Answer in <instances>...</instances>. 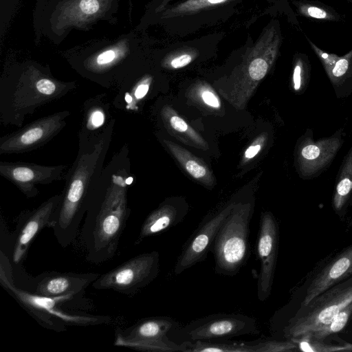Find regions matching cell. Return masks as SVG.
Returning <instances> with one entry per match:
<instances>
[{
    "label": "cell",
    "instance_id": "27",
    "mask_svg": "<svg viewBox=\"0 0 352 352\" xmlns=\"http://www.w3.org/2000/svg\"><path fill=\"white\" fill-rule=\"evenodd\" d=\"M254 352H292L298 350L292 340L286 341L266 340L253 344Z\"/></svg>",
    "mask_w": 352,
    "mask_h": 352
},
{
    "label": "cell",
    "instance_id": "18",
    "mask_svg": "<svg viewBox=\"0 0 352 352\" xmlns=\"http://www.w3.org/2000/svg\"><path fill=\"white\" fill-rule=\"evenodd\" d=\"M109 105L102 96L89 100L84 105V118L79 131V145L95 144L113 120L109 118Z\"/></svg>",
    "mask_w": 352,
    "mask_h": 352
},
{
    "label": "cell",
    "instance_id": "1",
    "mask_svg": "<svg viewBox=\"0 0 352 352\" xmlns=\"http://www.w3.org/2000/svg\"><path fill=\"white\" fill-rule=\"evenodd\" d=\"M114 123L115 120L95 144L79 146L76 160L67 172L60 200L50 226L63 248L75 240L86 215L90 190L104 168Z\"/></svg>",
    "mask_w": 352,
    "mask_h": 352
},
{
    "label": "cell",
    "instance_id": "13",
    "mask_svg": "<svg viewBox=\"0 0 352 352\" xmlns=\"http://www.w3.org/2000/svg\"><path fill=\"white\" fill-rule=\"evenodd\" d=\"M66 167L25 162H0V175L14 184L26 197L33 198L39 193L37 185L64 179Z\"/></svg>",
    "mask_w": 352,
    "mask_h": 352
},
{
    "label": "cell",
    "instance_id": "4",
    "mask_svg": "<svg viewBox=\"0 0 352 352\" xmlns=\"http://www.w3.org/2000/svg\"><path fill=\"white\" fill-rule=\"evenodd\" d=\"M250 0H177L159 12L171 35L186 36L229 16L235 7ZM276 11L284 13L293 25L299 24L289 0H265Z\"/></svg>",
    "mask_w": 352,
    "mask_h": 352
},
{
    "label": "cell",
    "instance_id": "2",
    "mask_svg": "<svg viewBox=\"0 0 352 352\" xmlns=\"http://www.w3.org/2000/svg\"><path fill=\"white\" fill-rule=\"evenodd\" d=\"M129 213L128 203H119L100 192L90 194L81 230L89 261L99 264L115 255Z\"/></svg>",
    "mask_w": 352,
    "mask_h": 352
},
{
    "label": "cell",
    "instance_id": "35",
    "mask_svg": "<svg viewBox=\"0 0 352 352\" xmlns=\"http://www.w3.org/2000/svg\"><path fill=\"white\" fill-rule=\"evenodd\" d=\"M149 89V85L147 83H140L135 89L133 91V96L136 100H140L143 98L148 93Z\"/></svg>",
    "mask_w": 352,
    "mask_h": 352
},
{
    "label": "cell",
    "instance_id": "21",
    "mask_svg": "<svg viewBox=\"0 0 352 352\" xmlns=\"http://www.w3.org/2000/svg\"><path fill=\"white\" fill-rule=\"evenodd\" d=\"M327 76L338 98H345L352 94V50L340 56Z\"/></svg>",
    "mask_w": 352,
    "mask_h": 352
},
{
    "label": "cell",
    "instance_id": "23",
    "mask_svg": "<svg viewBox=\"0 0 352 352\" xmlns=\"http://www.w3.org/2000/svg\"><path fill=\"white\" fill-rule=\"evenodd\" d=\"M311 65L308 55L296 52L293 58L292 88L298 94H303L309 87Z\"/></svg>",
    "mask_w": 352,
    "mask_h": 352
},
{
    "label": "cell",
    "instance_id": "29",
    "mask_svg": "<svg viewBox=\"0 0 352 352\" xmlns=\"http://www.w3.org/2000/svg\"><path fill=\"white\" fill-rule=\"evenodd\" d=\"M195 50H186L179 52L172 58L170 62V66L174 69H178L188 65L192 60Z\"/></svg>",
    "mask_w": 352,
    "mask_h": 352
},
{
    "label": "cell",
    "instance_id": "12",
    "mask_svg": "<svg viewBox=\"0 0 352 352\" xmlns=\"http://www.w3.org/2000/svg\"><path fill=\"white\" fill-rule=\"evenodd\" d=\"M234 206L229 204L203 219L184 244L174 267L175 275L206 259L221 226Z\"/></svg>",
    "mask_w": 352,
    "mask_h": 352
},
{
    "label": "cell",
    "instance_id": "11",
    "mask_svg": "<svg viewBox=\"0 0 352 352\" xmlns=\"http://www.w3.org/2000/svg\"><path fill=\"white\" fill-rule=\"evenodd\" d=\"M69 115L68 111L54 113L1 137L0 154L28 152L44 145L63 129Z\"/></svg>",
    "mask_w": 352,
    "mask_h": 352
},
{
    "label": "cell",
    "instance_id": "28",
    "mask_svg": "<svg viewBox=\"0 0 352 352\" xmlns=\"http://www.w3.org/2000/svg\"><path fill=\"white\" fill-rule=\"evenodd\" d=\"M305 37L311 48L321 63L326 74H328L335 65L336 62L339 58L340 56L336 54L329 53L322 50L318 45H316L307 36L305 35Z\"/></svg>",
    "mask_w": 352,
    "mask_h": 352
},
{
    "label": "cell",
    "instance_id": "39",
    "mask_svg": "<svg viewBox=\"0 0 352 352\" xmlns=\"http://www.w3.org/2000/svg\"><path fill=\"white\" fill-rule=\"evenodd\" d=\"M352 316V315H351Z\"/></svg>",
    "mask_w": 352,
    "mask_h": 352
},
{
    "label": "cell",
    "instance_id": "7",
    "mask_svg": "<svg viewBox=\"0 0 352 352\" xmlns=\"http://www.w3.org/2000/svg\"><path fill=\"white\" fill-rule=\"evenodd\" d=\"M179 327L178 322L167 316L143 318L125 329L117 330L114 345L142 351L188 352V342L177 344L168 337Z\"/></svg>",
    "mask_w": 352,
    "mask_h": 352
},
{
    "label": "cell",
    "instance_id": "38",
    "mask_svg": "<svg viewBox=\"0 0 352 352\" xmlns=\"http://www.w3.org/2000/svg\"><path fill=\"white\" fill-rule=\"evenodd\" d=\"M346 1H349L352 5V0H346Z\"/></svg>",
    "mask_w": 352,
    "mask_h": 352
},
{
    "label": "cell",
    "instance_id": "15",
    "mask_svg": "<svg viewBox=\"0 0 352 352\" xmlns=\"http://www.w3.org/2000/svg\"><path fill=\"white\" fill-rule=\"evenodd\" d=\"M61 195H55L32 210L23 212L18 219L14 235L12 260L19 264L26 256L34 238L45 227H50Z\"/></svg>",
    "mask_w": 352,
    "mask_h": 352
},
{
    "label": "cell",
    "instance_id": "20",
    "mask_svg": "<svg viewBox=\"0 0 352 352\" xmlns=\"http://www.w3.org/2000/svg\"><path fill=\"white\" fill-rule=\"evenodd\" d=\"M352 204V144L344 155L336 177L332 198L335 211L342 212Z\"/></svg>",
    "mask_w": 352,
    "mask_h": 352
},
{
    "label": "cell",
    "instance_id": "25",
    "mask_svg": "<svg viewBox=\"0 0 352 352\" xmlns=\"http://www.w3.org/2000/svg\"><path fill=\"white\" fill-rule=\"evenodd\" d=\"M352 315V300L325 327L316 331L309 336L312 338L322 340L324 338L342 331Z\"/></svg>",
    "mask_w": 352,
    "mask_h": 352
},
{
    "label": "cell",
    "instance_id": "19",
    "mask_svg": "<svg viewBox=\"0 0 352 352\" xmlns=\"http://www.w3.org/2000/svg\"><path fill=\"white\" fill-rule=\"evenodd\" d=\"M186 214L185 208L172 203H166L153 211L146 218L135 242L140 243L144 239L161 234L179 224Z\"/></svg>",
    "mask_w": 352,
    "mask_h": 352
},
{
    "label": "cell",
    "instance_id": "3",
    "mask_svg": "<svg viewBox=\"0 0 352 352\" xmlns=\"http://www.w3.org/2000/svg\"><path fill=\"white\" fill-rule=\"evenodd\" d=\"M0 258L1 286L45 328L63 331H66L67 325H96L107 323L111 320L107 316L80 315L66 311L63 305L78 295L47 297L19 288L14 283L10 261L2 250Z\"/></svg>",
    "mask_w": 352,
    "mask_h": 352
},
{
    "label": "cell",
    "instance_id": "34",
    "mask_svg": "<svg viewBox=\"0 0 352 352\" xmlns=\"http://www.w3.org/2000/svg\"><path fill=\"white\" fill-rule=\"evenodd\" d=\"M201 97H202L204 102L206 104H208L210 107L217 108L220 105L218 98L216 97V96L213 93H212L210 91H204L201 95Z\"/></svg>",
    "mask_w": 352,
    "mask_h": 352
},
{
    "label": "cell",
    "instance_id": "36",
    "mask_svg": "<svg viewBox=\"0 0 352 352\" xmlns=\"http://www.w3.org/2000/svg\"><path fill=\"white\" fill-rule=\"evenodd\" d=\"M261 146L259 144L250 146L245 152V157L247 158L254 157L260 151Z\"/></svg>",
    "mask_w": 352,
    "mask_h": 352
},
{
    "label": "cell",
    "instance_id": "17",
    "mask_svg": "<svg viewBox=\"0 0 352 352\" xmlns=\"http://www.w3.org/2000/svg\"><path fill=\"white\" fill-rule=\"evenodd\" d=\"M352 274V245L327 265L312 280L300 306H305L318 295Z\"/></svg>",
    "mask_w": 352,
    "mask_h": 352
},
{
    "label": "cell",
    "instance_id": "10",
    "mask_svg": "<svg viewBox=\"0 0 352 352\" xmlns=\"http://www.w3.org/2000/svg\"><path fill=\"white\" fill-rule=\"evenodd\" d=\"M346 133L340 128L329 137L314 140V131L307 129L298 139L295 151V163L300 178L314 179L332 164L342 148Z\"/></svg>",
    "mask_w": 352,
    "mask_h": 352
},
{
    "label": "cell",
    "instance_id": "37",
    "mask_svg": "<svg viewBox=\"0 0 352 352\" xmlns=\"http://www.w3.org/2000/svg\"><path fill=\"white\" fill-rule=\"evenodd\" d=\"M175 1H177V0H160V4L158 6V11L161 9H162L164 6H166V5L172 3V2H174Z\"/></svg>",
    "mask_w": 352,
    "mask_h": 352
},
{
    "label": "cell",
    "instance_id": "16",
    "mask_svg": "<svg viewBox=\"0 0 352 352\" xmlns=\"http://www.w3.org/2000/svg\"><path fill=\"white\" fill-rule=\"evenodd\" d=\"M99 276L96 273L46 272L34 278V292H31L47 297L79 295Z\"/></svg>",
    "mask_w": 352,
    "mask_h": 352
},
{
    "label": "cell",
    "instance_id": "8",
    "mask_svg": "<svg viewBox=\"0 0 352 352\" xmlns=\"http://www.w3.org/2000/svg\"><path fill=\"white\" fill-rule=\"evenodd\" d=\"M183 342L215 341L259 333L256 318L242 314L219 313L191 321L173 330Z\"/></svg>",
    "mask_w": 352,
    "mask_h": 352
},
{
    "label": "cell",
    "instance_id": "26",
    "mask_svg": "<svg viewBox=\"0 0 352 352\" xmlns=\"http://www.w3.org/2000/svg\"><path fill=\"white\" fill-rule=\"evenodd\" d=\"M298 345V350L303 351H351L352 344L346 343L344 345H329L316 340L309 336L297 338H291Z\"/></svg>",
    "mask_w": 352,
    "mask_h": 352
},
{
    "label": "cell",
    "instance_id": "6",
    "mask_svg": "<svg viewBox=\"0 0 352 352\" xmlns=\"http://www.w3.org/2000/svg\"><path fill=\"white\" fill-rule=\"evenodd\" d=\"M352 300V277L322 292L300 306L283 329L286 338H297L327 326Z\"/></svg>",
    "mask_w": 352,
    "mask_h": 352
},
{
    "label": "cell",
    "instance_id": "24",
    "mask_svg": "<svg viewBox=\"0 0 352 352\" xmlns=\"http://www.w3.org/2000/svg\"><path fill=\"white\" fill-rule=\"evenodd\" d=\"M188 342V341H186ZM188 352H254L253 344L212 341L188 342Z\"/></svg>",
    "mask_w": 352,
    "mask_h": 352
},
{
    "label": "cell",
    "instance_id": "5",
    "mask_svg": "<svg viewBox=\"0 0 352 352\" xmlns=\"http://www.w3.org/2000/svg\"><path fill=\"white\" fill-rule=\"evenodd\" d=\"M252 209L250 205H234L221 226L212 250L216 274L234 276L245 265L250 256Z\"/></svg>",
    "mask_w": 352,
    "mask_h": 352
},
{
    "label": "cell",
    "instance_id": "14",
    "mask_svg": "<svg viewBox=\"0 0 352 352\" xmlns=\"http://www.w3.org/2000/svg\"><path fill=\"white\" fill-rule=\"evenodd\" d=\"M278 247V227L274 215L265 212L261 217L257 240V255L261 263L257 283V296L265 301L272 288Z\"/></svg>",
    "mask_w": 352,
    "mask_h": 352
},
{
    "label": "cell",
    "instance_id": "30",
    "mask_svg": "<svg viewBox=\"0 0 352 352\" xmlns=\"http://www.w3.org/2000/svg\"><path fill=\"white\" fill-rule=\"evenodd\" d=\"M185 168L193 177L196 179L202 178L207 173L205 167L191 160H187L185 162Z\"/></svg>",
    "mask_w": 352,
    "mask_h": 352
},
{
    "label": "cell",
    "instance_id": "9",
    "mask_svg": "<svg viewBox=\"0 0 352 352\" xmlns=\"http://www.w3.org/2000/svg\"><path fill=\"white\" fill-rule=\"evenodd\" d=\"M160 272V254L157 251L133 257L92 283L95 289H111L133 296L153 282Z\"/></svg>",
    "mask_w": 352,
    "mask_h": 352
},
{
    "label": "cell",
    "instance_id": "31",
    "mask_svg": "<svg viewBox=\"0 0 352 352\" xmlns=\"http://www.w3.org/2000/svg\"><path fill=\"white\" fill-rule=\"evenodd\" d=\"M78 6L80 11L86 15H92L96 13L100 8L98 0H80Z\"/></svg>",
    "mask_w": 352,
    "mask_h": 352
},
{
    "label": "cell",
    "instance_id": "22",
    "mask_svg": "<svg viewBox=\"0 0 352 352\" xmlns=\"http://www.w3.org/2000/svg\"><path fill=\"white\" fill-rule=\"evenodd\" d=\"M297 14L322 21L340 22L342 16L332 7L315 0H290Z\"/></svg>",
    "mask_w": 352,
    "mask_h": 352
},
{
    "label": "cell",
    "instance_id": "33",
    "mask_svg": "<svg viewBox=\"0 0 352 352\" xmlns=\"http://www.w3.org/2000/svg\"><path fill=\"white\" fill-rule=\"evenodd\" d=\"M171 126L179 132H185L187 131L188 126L186 122L180 117L174 116L170 119Z\"/></svg>",
    "mask_w": 352,
    "mask_h": 352
},
{
    "label": "cell",
    "instance_id": "32",
    "mask_svg": "<svg viewBox=\"0 0 352 352\" xmlns=\"http://www.w3.org/2000/svg\"><path fill=\"white\" fill-rule=\"evenodd\" d=\"M117 52L113 50H107L98 54L96 63L98 65H108L117 58Z\"/></svg>",
    "mask_w": 352,
    "mask_h": 352
}]
</instances>
